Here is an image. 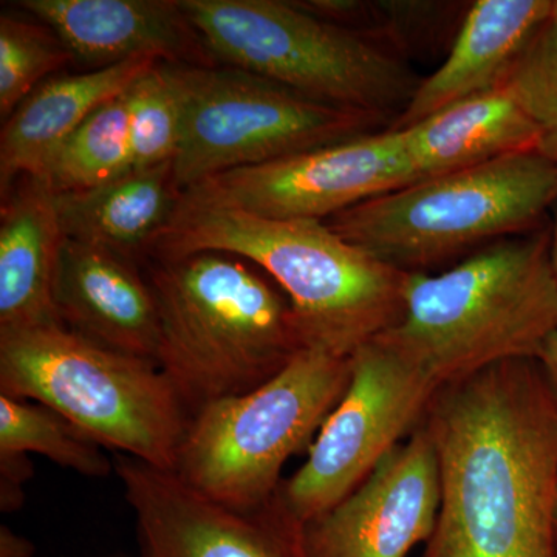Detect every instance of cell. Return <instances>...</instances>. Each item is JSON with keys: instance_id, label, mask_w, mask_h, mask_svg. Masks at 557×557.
<instances>
[{"instance_id": "obj_1", "label": "cell", "mask_w": 557, "mask_h": 557, "mask_svg": "<svg viewBox=\"0 0 557 557\" xmlns=\"http://www.w3.org/2000/svg\"><path fill=\"white\" fill-rule=\"evenodd\" d=\"M440 509L421 557H557V394L536 359L437 392Z\"/></svg>"}, {"instance_id": "obj_2", "label": "cell", "mask_w": 557, "mask_h": 557, "mask_svg": "<svg viewBox=\"0 0 557 557\" xmlns=\"http://www.w3.org/2000/svg\"><path fill=\"white\" fill-rule=\"evenodd\" d=\"M220 251L255 263L292 302L307 347L348 358L401 322L408 271L344 240L322 220L263 219L180 197L149 260Z\"/></svg>"}, {"instance_id": "obj_3", "label": "cell", "mask_w": 557, "mask_h": 557, "mask_svg": "<svg viewBox=\"0 0 557 557\" xmlns=\"http://www.w3.org/2000/svg\"><path fill=\"white\" fill-rule=\"evenodd\" d=\"M146 277L160 311L159 368L190 418L262 386L307 347L287 295L239 256L149 260Z\"/></svg>"}, {"instance_id": "obj_4", "label": "cell", "mask_w": 557, "mask_h": 557, "mask_svg": "<svg viewBox=\"0 0 557 557\" xmlns=\"http://www.w3.org/2000/svg\"><path fill=\"white\" fill-rule=\"evenodd\" d=\"M557 332L549 234L487 247L440 274L410 273L401 322L388 336L440 386L491 366L537 359Z\"/></svg>"}, {"instance_id": "obj_5", "label": "cell", "mask_w": 557, "mask_h": 557, "mask_svg": "<svg viewBox=\"0 0 557 557\" xmlns=\"http://www.w3.org/2000/svg\"><path fill=\"white\" fill-rule=\"evenodd\" d=\"M0 394L58 410L104 448L174 471L190 417L159 364L62 324L0 335Z\"/></svg>"}, {"instance_id": "obj_6", "label": "cell", "mask_w": 557, "mask_h": 557, "mask_svg": "<svg viewBox=\"0 0 557 557\" xmlns=\"http://www.w3.org/2000/svg\"><path fill=\"white\" fill-rule=\"evenodd\" d=\"M180 5L219 64L314 101L387 121L405 110L421 83L405 58L384 44L319 20L296 2L180 0Z\"/></svg>"}, {"instance_id": "obj_7", "label": "cell", "mask_w": 557, "mask_h": 557, "mask_svg": "<svg viewBox=\"0 0 557 557\" xmlns=\"http://www.w3.org/2000/svg\"><path fill=\"white\" fill-rule=\"evenodd\" d=\"M557 201V161L539 150L412 183L346 209L330 228L408 273L533 228Z\"/></svg>"}, {"instance_id": "obj_8", "label": "cell", "mask_w": 557, "mask_h": 557, "mask_svg": "<svg viewBox=\"0 0 557 557\" xmlns=\"http://www.w3.org/2000/svg\"><path fill=\"white\" fill-rule=\"evenodd\" d=\"M350 379L351 357L302 348L262 386L190 418L172 472L226 507H258L281 490L282 468L309 445Z\"/></svg>"}, {"instance_id": "obj_9", "label": "cell", "mask_w": 557, "mask_h": 557, "mask_svg": "<svg viewBox=\"0 0 557 557\" xmlns=\"http://www.w3.org/2000/svg\"><path fill=\"white\" fill-rule=\"evenodd\" d=\"M172 69L183 102L182 141L174 160L180 193L223 172L361 137L384 123L231 65Z\"/></svg>"}, {"instance_id": "obj_10", "label": "cell", "mask_w": 557, "mask_h": 557, "mask_svg": "<svg viewBox=\"0 0 557 557\" xmlns=\"http://www.w3.org/2000/svg\"><path fill=\"white\" fill-rule=\"evenodd\" d=\"M442 388L421 362L381 333L351 355V379L309 458L282 494L309 523L343 502L421 423Z\"/></svg>"}, {"instance_id": "obj_11", "label": "cell", "mask_w": 557, "mask_h": 557, "mask_svg": "<svg viewBox=\"0 0 557 557\" xmlns=\"http://www.w3.org/2000/svg\"><path fill=\"white\" fill-rule=\"evenodd\" d=\"M417 183L403 132L387 127L205 180L182 199L263 219L322 220Z\"/></svg>"}, {"instance_id": "obj_12", "label": "cell", "mask_w": 557, "mask_h": 557, "mask_svg": "<svg viewBox=\"0 0 557 557\" xmlns=\"http://www.w3.org/2000/svg\"><path fill=\"white\" fill-rule=\"evenodd\" d=\"M113 465L134 509L141 557H310L306 523L282 490L258 507L236 509L127 454L116 453Z\"/></svg>"}, {"instance_id": "obj_13", "label": "cell", "mask_w": 557, "mask_h": 557, "mask_svg": "<svg viewBox=\"0 0 557 557\" xmlns=\"http://www.w3.org/2000/svg\"><path fill=\"white\" fill-rule=\"evenodd\" d=\"M440 469L421 423L336 507L306 523L310 557H408L437 523Z\"/></svg>"}, {"instance_id": "obj_14", "label": "cell", "mask_w": 557, "mask_h": 557, "mask_svg": "<svg viewBox=\"0 0 557 557\" xmlns=\"http://www.w3.org/2000/svg\"><path fill=\"white\" fill-rule=\"evenodd\" d=\"M17 7L57 33L72 57L91 70L138 58L219 64L180 0H22Z\"/></svg>"}, {"instance_id": "obj_15", "label": "cell", "mask_w": 557, "mask_h": 557, "mask_svg": "<svg viewBox=\"0 0 557 557\" xmlns=\"http://www.w3.org/2000/svg\"><path fill=\"white\" fill-rule=\"evenodd\" d=\"M53 306L58 321L81 338L159 364L160 311L139 263L64 239L54 274Z\"/></svg>"}, {"instance_id": "obj_16", "label": "cell", "mask_w": 557, "mask_h": 557, "mask_svg": "<svg viewBox=\"0 0 557 557\" xmlns=\"http://www.w3.org/2000/svg\"><path fill=\"white\" fill-rule=\"evenodd\" d=\"M553 0H478L468 9L446 61L421 79L391 123L399 131L438 110L494 89L533 33L549 20Z\"/></svg>"}, {"instance_id": "obj_17", "label": "cell", "mask_w": 557, "mask_h": 557, "mask_svg": "<svg viewBox=\"0 0 557 557\" xmlns=\"http://www.w3.org/2000/svg\"><path fill=\"white\" fill-rule=\"evenodd\" d=\"M21 180L0 211V335L61 324L53 284L65 237L57 194L42 178Z\"/></svg>"}, {"instance_id": "obj_18", "label": "cell", "mask_w": 557, "mask_h": 557, "mask_svg": "<svg viewBox=\"0 0 557 557\" xmlns=\"http://www.w3.org/2000/svg\"><path fill=\"white\" fill-rule=\"evenodd\" d=\"M159 62L152 58H138L40 84L14 110L0 135L2 196L10 193L17 178L38 177L51 153L95 110L124 94Z\"/></svg>"}, {"instance_id": "obj_19", "label": "cell", "mask_w": 557, "mask_h": 557, "mask_svg": "<svg viewBox=\"0 0 557 557\" xmlns=\"http://www.w3.org/2000/svg\"><path fill=\"white\" fill-rule=\"evenodd\" d=\"M403 132L417 182L541 148L542 135L498 89L438 110Z\"/></svg>"}, {"instance_id": "obj_20", "label": "cell", "mask_w": 557, "mask_h": 557, "mask_svg": "<svg viewBox=\"0 0 557 557\" xmlns=\"http://www.w3.org/2000/svg\"><path fill=\"white\" fill-rule=\"evenodd\" d=\"M180 197L171 161L127 171L97 188L57 194V207L65 239L139 263L148 259L153 237L170 223Z\"/></svg>"}, {"instance_id": "obj_21", "label": "cell", "mask_w": 557, "mask_h": 557, "mask_svg": "<svg viewBox=\"0 0 557 557\" xmlns=\"http://www.w3.org/2000/svg\"><path fill=\"white\" fill-rule=\"evenodd\" d=\"M132 170L129 89L104 102L51 153L38 178L54 194L104 185Z\"/></svg>"}, {"instance_id": "obj_22", "label": "cell", "mask_w": 557, "mask_h": 557, "mask_svg": "<svg viewBox=\"0 0 557 557\" xmlns=\"http://www.w3.org/2000/svg\"><path fill=\"white\" fill-rule=\"evenodd\" d=\"M0 453L40 454L91 479L115 472L104 446L75 423L40 403L0 394Z\"/></svg>"}, {"instance_id": "obj_23", "label": "cell", "mask_w": 557, "mask_h": 557, "mask_svg": "<svg viewBox=\"0 0 557 557\" xmlns=\"http://www.w3.org/2000/svg\"><path fill=\"white\" fill-rule=\"evenodd\" d=\"M132 170L160 166L177 157L183 102L174 69L159 62L129 87Z\"/></svg>"}, {"instance_id": "obj_24", "label": "cell", "mask_w": 557, "mask_h": 557, "mask_svg": "<svg viewBox=\"0 0 557 557\" xmlns=\"http://www.w3.org/2000/svg\"><path fill=\"white\" fill-rule=\"evenodd\" d=\"M541 131L539 152L557 161V20L549 16L512 60L496 87Z\"/></svg>"}, {"instance_id": "obj_25", "label": "cell", "mask_w": 557, "mask_h": 557, "mask_svg": "<svg viewBox=\"0 0 557 557\" xmlns=\"http://www.w3.org/2000/svg\"><path fill=\"white\" fill-rule=\"evenodd\" d=\"M73 57L47 25L0 16V115L14 110L38 89L40 81L64 67Z\"/></svg>"}, {"instance_id": "obj_26", "label": "cell", "mask_w": 557, "mask_h": 557, "mask_svg": "<svg viewBox=\"0 0 557 557\" xmlns=\"http://www.w3.org/2000/svg\"><path fill=\"white\" fill-rule=\"evenodd\" d=\"M33 478V463L27 454L0 453V511L3 515L24 507L25 483Z\"/></svg>"}, {"instance_id": "obj_27", "label": "cell", "mask_w": 557, "mask_h": 557, "mask_svg": "<svg viewBox=\"0 0 557 557\" xmlns=\"http://www.w3.org/2000/svg\"><path fill=\"white\" fill-rule=\"evenodd\" d=\"M0 557H35L32 541L14 533L10 527H0Z\"/></svg>"}, {"instance_id": "obj_28", "label": "cell", "mask_w": 557, "mask_h": 557, "mask_svg": "<svg viewBox=\"0 0 557 557\" xmlns=\"http://www.w3.org/2000/svg\"><path fill=\"white\" fill-rule=\"evenodd\" d=\"M536 361L542 370H544L548 383L552 384V387L555 388L557 394V332L552 333V335L545 339Z\"/></svg>"}, {"instance_id": "obj_29", "label": "cell", "mask_w": 557, "mask_h": 557, "mask_svg": "<svg viewBox=\"0 0 557 557\" xmlns=\"http://www.w3.org/2000/svg\"><path fill=\"white\" fill-rule=\"evenodd\" d=\"M549 259H552L553 271L557 278V223L555 230H553L552 236H549Z\"/></svg>"}, {"instance_id": "obj_30", "label": "cell", "mask_w": 557, "mask_h": 557, "mask_svg": "<svg viewBox=\"0 0 557 557\" xmlns=\"http://www.w3.org/2000/svg\"><path fill=\"white\" fill-rule=\"evenodd\" d=\"M552 16L555 17V20H557V0H553Z\"/></svg>"}, {"instance_id": "obj_31", "label": "cell", "mask_w": 557, "mask_h": 557, "mask_svg": "<svg viewBox=\"0 0 557 557\" xmlns=\"http://www.w3.org/2000/svg\"><path fill=\"white\" fill-rule=\"evenodd\" d=\"M555 541H556V549H557V502H556V511H555Z\"/></svg>"}]
</instances>
